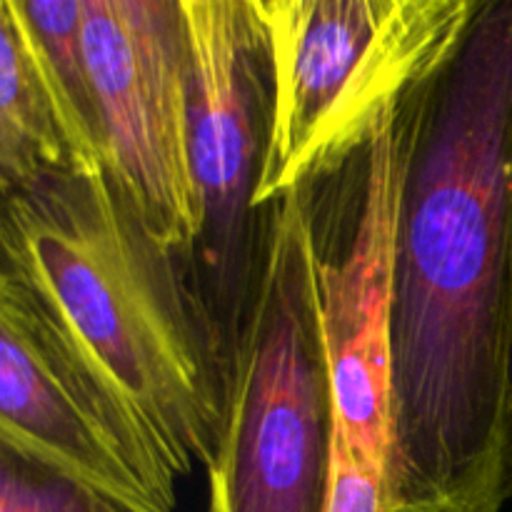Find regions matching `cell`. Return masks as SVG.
Segmentation results:
<instances>
[{
	"label": "cell",
	"mask_w": 512,
	"mask_h": 512,
	"mask_svg": "<svg viewBox=\"0 0 512 512\" xmlns=\"http://www.w3.org/2000/svg\"><path fill=\"white\" fill-rule=\"evenodd\" d=\"M3 195V270L23 280L153 435L178 478L218 453L233 360L185 255L108 170L43 173Z\"/></svg>",
	"instance_id": "obj_2"
},
{
	"label": "cell",
	"mask_w": 512,
	"mask_h": 512,
	"mask_svg": "<svg viewBox=\"0 0 512 512\" xmlns=\"http://www.w3.org/2000/svg\"><path fill=\"white\" fill-rule=\"evenodd\" d=\"M385 512L512 500V0L405 103Z\"/></svg>",
	"instance_id": "obj_1"
},
{
	"label": "cell",
	"mask_w": 512,
	"mask_h": 512,
	"mask_svg": "<svg viewBox=\"0 0 512 512\" xmlns=\"http://www.w3.org/2000/svg\"><path fill=\"white\" fill-rule=\"evenodd\" d=\"M335 408L303 193L270 210L263 283L238 345L208 512H328Z\"/></svg>",
	"instance_id": "obj_4"
},
{
	"label": "cell",
	"mask_w": 512,
	"mask_h": 512,
	"mask_svg": "<svg viewBox=\"0 0 512 512\" xmlns=\"http://www.w3.org/2000/svg\"><path fill=\"white\" fill-rule=\"evenodd\" d=\"M405 103L380 120L358 153L300 188L338 438L358 458L383 470L390 448V318L408 145Z\"/></svg>",
	"instance_id": "obj_6"
},
{
	"label": "cell",
	"mask_w": 512,
	"mask_h": 512,
	"mask_svg": "<svg viewBox=\"0 0 512 512\" xmlns=\"http://www.w3.org/2000/svg\"><path fill=\"white\" fill-rule=\"evenodd\" d=\"M0 445L123 503L173 512L178 473L43 300L0 268Z\"/></svg>",
	"instance_id": "obj_7"
},
{
	"label": "cell",
	"mask_w": 512,
	"mask_h": 512,
	"mask_svg": "<svg viewBox=\"0 0 512 512\" xmlns=\"http://www.w3.org/2000/svg\"><path fill=\"white\" fill-rule=\"evenodd\" d=\"M0 512H45L33 468L8 450H3L0 470Z\"/></svg>",
	"instance_id": "obj_13"
},
{
	"label": "cell",
	"mask_w": 512,
	"mask_h": 512,
	"mask_svg": "<svg viewBox=\"0 0 512 512\" xmlns=\"http://www.w3.org/2000/svg\"><path fill=\"white\" fill-rule=\"evenodd\" d=\"M190 40V160L200 235L195 285L235 360L265 273L270 208L258 205L270 68L253 0H180Z\"/></svg>",
	"instance_id": "obj_5"
},
{
	"label": "cell",
	"mask_w": 512,
	"mask_h": 512,
	"mask_svg": "<svg viewBox=\"0 0 512 512\" xmlns=\"http://www.w3.org/2000/svg\"><path fill=\"white\" fill-rule=\"evenodd\" d=\"M270 68L258 205L343 165L458 50L480 0H253Z\"/></svg>",
	"instance_id": "obj_3"
},
{
	"label": "cell",
	"mask_w": 512,
	"mask_h": 512,
	"mask_svg": "<svg viewBox=\"0 0 512 512\" xmlns=\"http://www.w3.org/2000/svg\"><path fill=\"white\" fill-rule=\"evenodd\" d=\"M105 163L148 228L190 265L200 198L190 160V40L180 0H83Z\"/></svg>",
	"instance_id": "obj_8"
},
{
	"label": "cell",
	"mask_w": 512,
	"mask_h": 512,
	"mask_svg": "<svg viewBox=\"0 0 512 512\" xmlns=\"http://www.w3.org/2000/svg\"><path fill=\"white\" fill-rule=\"evenodd\" d=\"M30 468H33L35 480H38L45 512H163L155 508H145V505H133L108 498V495L95 493V490L70 483V480L58 478L53 473H45V470L35 468V465H30Z\"/></svg>",
	"instance_id": "obj_12"
},
{
	"label": "cell",
	"mask_w": 512,
	"mask_h": 512,
	"mask_svg": "<svg viewBox=\"0 0 512 512\" xmlns=\"http://www.w3.org/2000/svg\"><path fill=\"white\" fill-rule=\"evenodd\" d=\"M58 93L88 173H103L105 140L83 40V0H15Z\"/></svg>",
	"instance_id": "obj_10"
},
{
	"label": "cell",
	"mask_w": 512,
	"mask_h": 512,
	"mask_svg": "<svg viewBox=\"0 0 512 512\" xmlns=\"http://www.w3.org/2000/svg\"><path fill=\"white\" fill-rule=\"evenodd\" d=\"M328 512H385V470L358 458L335 438Z\"/></svg>",
	"instance_id": "obj_11"
},
{
	"label": "cell",
	"mask_w": 512,
	"mask_h": 512,
	"mask_svg": "<svg viewBox=\"0 0 512 512\" xmlns=\"http://www.w3.org/2000/svg\"><path fill=\"white\" fill-rule=\"evenodd\" d=\"M63 170L88 173L15 0H0V193Z\"/></svg>",
	"instance_id": "obj_9"
}]
</instances>
